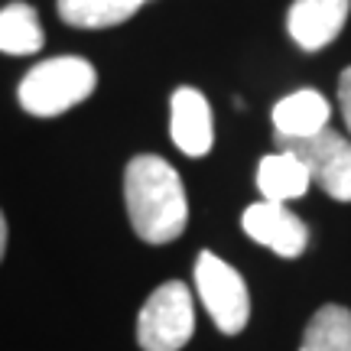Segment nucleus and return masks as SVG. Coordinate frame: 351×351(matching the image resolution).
Wrapping results in <instances>:
<instances>
[{
    "label": "nucleus",
    "mask_w": 351,
    "mask_h": 351,
    "mask_svg": "<svg viewBox=\"0 0 351 351\" xmlns=\"http://www.w3.org/2000/svg\"><path fill=\"white\" fill-rule=\"evenodd\" d=\"M124 202L130 228L147 244H169L186 231L189 199L182 179L163 156L140 153L124 169Z\"/></svg>",
    "instance_id": "1"
},
{
    "label": "nucleus",
    "mask_w": 351,
    "mask_h": 351,
    "mask_svg": "<svg viewBox=\"0 0 351 351\" xmlns=\"http://www.w3.org/2000/svg\"><path fill=\"white\" fill-rule=\"evenodd\" d=\"M98 88V72L88 59L59 56L33 65L20 82V108L33 117H56L75 108Z\"/></svg>",
    "instance_id": "2"
},
{
    "label": "nucleus",
    "mask_w": 351,
    "mask_h": 351,
    "mask_svg": "<svg viewBox=\"0 0 351 351\" xmlns=\"http://www.w3.org/2000/svg\"><path fill=\"white\" fill-rule=\"evenodd\" d=\"M195 332V302L186 283L166 280L150 293L137 315V345L143 351H179Z\"/></svg>",
    "instance_id": "3"
},
{
    "label": "nucleus",
    "mask_w": 351,
    "mask_h": 351,
    "mask_svg": "<svg viewBox=\"0 0 351 351\" xmlns=\"http://www.w3.org/2000/svg\"><path fill=\"white\" fill-rule=\"evenodd\" d=\"M195 289H199V300L208 309L212 322L225 335L244 332L247 319H251V293H247L244 276L231 263L212 251H202L195 261Z\"/></svg>",
    "instance_id": "4"
},
{
    "label": "nucleus",
    "mask_w": 351,
    "mask_h": 351,
    "mask_svg": "<svg viewBox=\"0 0 351 351\" xmlns=\"http://www.w3.org/2000/svg\"><path fill=\"white\" fill-rule=\"evenodd\" d=\"M280 150L296 153L309 179L335 202H351V140L335 134L332 127L306 140H280Z\"/></svg>",
    "instance_id": "5"
},
{
    "label": "nucleus",
    "mask_w": 351,
    "mask_h": 351,
    "mask_svg": "<svg viewBox=\"0 0 351 351\" xmlns=\"http://www.w3.org/2000/svg\"><path fill=\"white\" fill-rule=\"evenodd\" d=\"M241 228L251 241L263 244L267 251L280 254V257H300L306 251V244H309L306 221L280 202L261 199L247 205V212L241 215Z\"/></svg>",
    "instance_id": "6"
},
{
    "label": "nucleus",
    "mask_w": 351,
    "mask_h": 351,
    "mask_svg": "<svg viewBox=\"0 0 351 351\" xmlns=\"http://www.w3.org/2000/svg\"><path fill=\"white\" fill-rule=\"evenodd\" d=\"M351 0H293L287 13V29L293 43L306 52L326 49L348 23Z\"/></svg>",
    "instance_id": "7"
},
{
    "label": "nucleus",
    "mask_w": 351,
    "mask_h": 351,
    "mask_svg": "<svg viewBox=\"0 0 351 351\" xmlns=\"http://www.w3.org/2000/svg\"><path fill=\"white\" fill-rule=\"evenodd\" d=\"M169 134L186 156H205L215 143V124L208 98L199 88H176L169 98Z\"/></svg>",
    "instance_id": "8"
},
{
    "label": "nucleus",
    "mask_w": 351,
    "mask_h": 351,
    "mask_svg": "<svg viewBox=\"0 0 351 351\" xmlns=\"http://www.w3.org/2000/svg\"><path fill=\"white\" fill-rule=\"evenodd\" d=\"M270 117H274V130L280 140H306V137H315L319 130H326L332 108H328L322 91L300 88V91H293V95L276 101Z\"/></svg>",
    "instance_id": "9"
},
{
    "label": "nucleus",
    "mask_w": 351,
    "mask_h": 351,
    "mask_svg": "<svg viewBox=\"0 0 351 351\" xmlns=\"http://www.w3.org/2000/svg\"><path fill=\"white\" fill-rule=\"evenodd\" d=\"M309 186H313V179H309L306 163L289 150L270 153V156H263L261 166H257V189H261V195L267 202L287 205V202H293V199H302Z\"/></svg>",
    "instance_id": "10"
},
{
    "label": "nucleus",
    "mask_w": 351,
    "mask_h": 351,
    "mask_svg": "<svg viewBox=\"0 0 351 351\" xmlns=\"http://www.w3.org/2000/svg\"><path fill=\"white\" fill-rule=\"evenodd\" d=\"M46 33L39 13L29 3H10L0 10V52L7 56H33L43 49Z\"/></svg>",
    "instance_id": "11"
},
{
    "label": "nucleus",
    "mask_w": 351,
    "mask_h": 351,
    "mask_svg": "<svg viewBox=\"0 0 351 351\" xmlns=\"http://www.w3.org/2000/svg\"><path fill=\"white\" fill-rule=\"evenodd\" d=\"M147 0H59V16L78 29H104L130 20Z\"/></svg>",
    "instance_id": "12"
},
{
    "label": "nucleus",
    "mask_w": 351,
    "mask_h": 351,
    "mask_svg": "<svg viewBox=\"0 0 351 351\" xmlns=\"http://www.w3.org/2000/svg\"><path fill=\"white\" fill-rule=\"evenodd\" d=\"M300 351H351V309L335 302L315 309Z\"/></svg>",
    "instance_id": "13"
},
{
    "label": "nucleus",
    "mask_w": 351,
    "mask_h": 351,
    "mask_svg": "<svg viewBox=\"0 0 351 351\" xmlns=\"http://www.w3.org/2000/svg\"><path fill=\"white\" fill-rule=\"evenodd\" d=\"M339 108H341V117H345V127L351 130V65L339 78Z\"/></svg>",
    "instance_id": "14"
},
{
    "label": "nucleus",
    "mask_w": 351,
    "mask_h": 351,
    "mask_svg": "<svg viewBox=\"0 0 351 351\" xmlns=\"http://www.w3.org/2000/svg\"><path fill=\"white\" fill-rule=\"evenodd\" d=\"M3 251H7V218L0 212V261H3Z\"/></svg>",
    "instance_id": "15"
}]
</instances>
